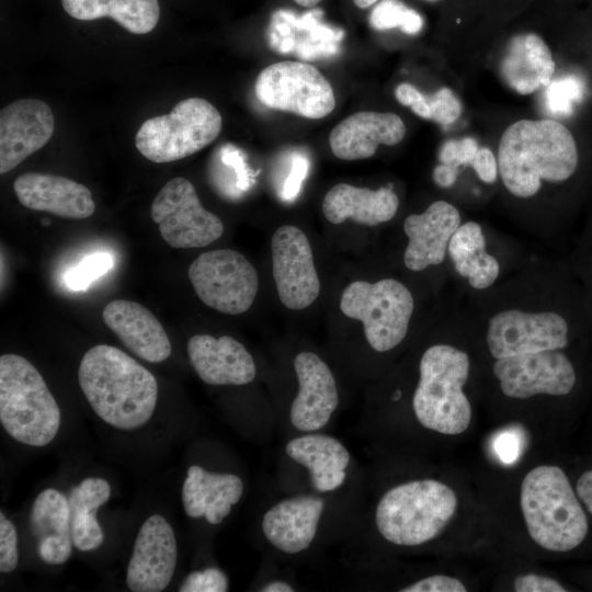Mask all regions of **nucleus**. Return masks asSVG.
<instances>
[{
  "mask_svg": "<svg viewBox=\"0 0 592 592\" xmlns=\"http://www.w3.org/2000/svg\"><path fill=\"white\" fill-rule=\"evenodd\" d=\"M395 96L398 102L405 106H409L418 116L430 119V110L424 96L419 90L409 83H400L395 89Z\"/></svg>",
  "mask_w": 592,
  "mask_h": 592,
  "instance_id": "obj_40",
  "label": "nucleus"
},
{
  "mask_svg": "<svg viewBox=\"0 0 592 592\" xmlns=\"http://www.w3.org/2000/svg\"><path fill=\"white\" fill-rule=\"evenodd\" d=\"M458 175V168L441 163L434 168L433 180L441 187L452 186Z\"/></svg>",
  "mask_w": 592,
  "mask_h": 592,
  "instance_id": "obj_44",
  "label": "nucleus"
},
{
  "mask_svg": "<svg viewBox=\"0 0 592 592\" xmlns=\"http://www.w3.org/2000/svg\"><path fill=\"white\" fill-rule=\"evenodd\" d=\"M243 492L241 478L234 474H215L203 467H189L182 486V503L189 517L204 516L209 524H219L239 502Z\"/></svg>",
  "mask_w": 592,
  "mask_h": 592,
  "instance_id": "obj_24",
  "label": "nucleus"
},
{
  "mask_svg": "<svg viewBox=\"0 0 592 592\" xmlns=\"http://www.w3.org/2000/svg\"><path fill=\"white\" fill-rule=\"evenodd\" d=\"M78 382L95 414L115 429L136 430L155 412L156 377L115 346L99 344L89 349L81 358Z\"/></svg>",
  "mask_w": 592,
  "mask_h": 592,
  "instance_id": "obj_1",
  "label": "nucleus"
},
{
  "mask_svg": "<svg viewBox=\"0 0 592 592\" xmlns=\"http://www.w3.org/2000/svg\"><path fill=\"white\" fill-rule=\"evenodd\" d=\"M457 509V497L447 485L422 479L389 489L375 511L379 534L399 546H417L434 539Z\"/></svg>",
  "mask_w": 592,
  "mask_h": 592,
  "instance_id": "obj_6",
  "label": "nucleus"
},
{
  "mask_svg": "<svg viewBox=\"0 0 592 592\" xmlns=\"http://www.w3.org/2000/svg\"><path fill=\"white\" fill-rule=\"evenodd\" d=\"M113 258L107 252H96L87 257L66 274L69 288L80 291L103 276L112 266Z\"/></svg>",
  "mask_w": 592,
  "mask_h": 592,
  "instance_id": "obj_34",
  "label": "nucleus"
},
{
  "mask_svg": "<svg viewBox=\"0 0 592 592\" xmlns=\"http://www.w3.org/2000/svg\"><path fill=\"white\" fill-rule=\"evenodd\" d=\"M379 0H353L354 4L360 9H366L375 3H377Z\"/></svg>",
  "mask_w": 592,
  "mask_h": 592,
  "instance_id": "obj_48",
  "label": "nucleus"
},
{
  "mask_svg": "<svg viewBox=\"0 0 592 592\" xmlns=\"http://www.w3.org/2000/svg\"><path fill=\"white\" fill-rule=\"evenodd\" d=\"M273 277L282 304L292 310L310 306L319 296L320 282L306 235L284 225L271 240Z\"/></svg>",
  "mask_w": 592,
  "mask_h": 592,
  "instance_id": "obj_14",
  "label": "nucleus"
},
{
  "mask_svg": "<svg viewBox=\"0 0 592 592\" xmlns=\"http://www.w3.org/2000/svg\"><path fill=\"white\" fill-rule=\"evenodd\" d=\"M469 369L467 353L455 346L434 344L424 351L412 398L413 412L422 426L448 435L468 428L471 407L463 387Z\"/></svg>",
  "mask_w": 592,
  "mask_h": 592,
  "instance_id": "obj_4",
  "label": "nucleus"
},
{
  "mask_svg": "<svg viewBox=\"0 0 592 592\" xmlns=\"http://www.w3.org/2000/svg\"><path fill=\"white\" fill-rule=\"evenodd\" d=\"M405 134V123L397 114L363 111L339 123L331 130L329 143L337 158L360 160L374 156L379 145H397Z\"/></svg>",
  "mask_w": 592,
  "mask_h": 592,
  "instance_id": "obj_22",
  "label": "nucleus"
},
{
  "mask_svg": "<svg viewBox=\"0 0 592 592\" xmlns=\"http://www.w3.org/2000/svg\"><path fill=\"white\" fill-rule=\"evenodd\" d=\"M546 87L545 106L555 116H569L584 93L583 82L572 75L550 81Z\"/></svg>",
  "mask_w": 592,
  "mask_h": 592,
  "instance_id": "obj_33",
  "label": "nucleus"
},
{
  "mask_svg": "<svg viewBox=\"0 0 592 592\" xmlns=\"http://www.w3.org/2000/svg\"><path fill=\"white\" fill-rule=\"evenodd\" d=\"M401 592H465V585L456 578L448 576H431L423 578L403 589Z\"/></svg>",
  "mask_w": 592,
  "mask_h": 592,
  "instance_id": "obj_39",
  "label": "nucleus"
},
{
  "mask_svg": "<svg viewBox=\"0 0 592 592\" xmlns=\"http://www.w3.org/2000/svg\"><path fill=\"white\" fill-rule=\"evenodd\" d=\"M66 13L80 21L111 18L126 31L146 34L160 16L158 0H61Z\"/></svg>",
  "mask_w": 592,
  "mask_h": 592,
  "instance_id": "obj_30",
  "label": "nucleus"
},
{
  "mask_svg": "<svg viewBox=\"0 0 592 592\" xmlns=\"http://www.w3.org/2000/svg\"><path fill=\"white\" fill-rule=\"evenodd\" d=\"M187 275L198 298L227 315L247 311L259 289L253 265L240 252L230 249L200 254L189 266Z\"/></svg>",
  "mask_w": 592,
  "mask_h": 592,
  "instance_id": "obj_9",
  "label": "nucleus"
},
{
  "mask_svg": "<svg viewBox=\"0 0 592 592\" xmlns=\"http://www.w3.org/2000/svg\"><path fill=\"white\" fill-rule=\"evenodd\" d=\"M521 509L532 539L547 550H572L588 534L587 515L557 466L542 465L525 475Z\"/></svg>",
  "mask_w": 592,
  "mask_h": 592,
  "instance_id": "obj_3",
  "label": "nucleus"
},
{
  "mask_svg": "<svg viewBox=\"0 0 592 592\" xmlns=\"http://www.w3.org/2000/svg\"><path fill=\"white\" fill-rule=\"evenodd\" d=\"M430 119L447 126L455 122L462 113V104L448 88H441L434 94L426 96Z\"/></svg>",
  "mask_w": 592,
  "mask_h": 592,
  "instance_id": "obj_35",
  "label": "nucleus"
},
{
  "mask_svg": "<svg viewBox=\"0 0 592 592\" xmlns=\"http://www.w3.org/2000/svg\"><path fill=\"white\" fill-rule=\"evenodd\" d=\"M399 198L390 187L369 190L345 183L331 187L325 195L322 212L327 220L341 224L346 219L376 226L394 218Z\"/></svg>",
  "mask_w": 592,
  "mask_h": 592,
  "instance_id": "obj_27",
  "label": "nucleus"
},
{
  "mask_svg": "<svg viewBox=\"0 0 592 592\" xmlns=\"http://www.w3.org/2000/svg\"><path fill=\"white\" fill-rule=\"evenodd\" d=\"M60 409L43 376L25 357H0V422L15 441L34 447L49 444L60 426Z\"/></svg>",
  "mask_w": 592,
  "mask_h": 592,
  "instance_id": "obj_5",
  "label": "nucleus"
},
{
  "mask_svg": "<svg viewBox=\"0 0 592 592\" xmlns=\"http://www.w3.org/2000/svg\"><path fill=\"white\" fill-rule=\"evenodd\" d=\"M102 318L121 342L138 357L160 363L171 355V342L160 321L145 306L126 299L110 301Z\"/></svg>",
  "mask_w": 592,
  "mask_h": 592,
  "instance_id": "obj_21",
  "label": "nucleus"
},
{
  "mask_svg": "<svg viewBox=\"0 0 592 592\" xmlns=\"http://www.w3.org/2000/svg\"><path fill=\"white\" fill-rule=\"evenodd\" d=\"M228 577L218 568L212 567L191 572L179 588L180 592H226Z\"/></svg>",
  "mask_w": 592,
  "mask_h": 592,
  "instance_id": "obj_36",
  "label": "nucleus"
},
{
  "mask_svg": "<svg viewBox=\"0 0 592 592\" xmlns=\"http://www.w3.org/2000/svg\"><path fill=\"white\" fill-rule=\"evenodd\" d=\"M460 225L457 208L445 202H433L422 214H411L403 221L409 241L403 253L405 265L422 271L441 264L449 240Z\"/></svg>",
  "mask_w": 592,
  "mask_h": 592,
  "instance_id": "obj_18",
  "label": "nucleus"
},
{
  "mask_svg": "<svg viewBox=\"0 0 592 592\" xmlns=\"http://www.w3.org/2000/svg\"><path fill=\"white\" fill-rule=\"evenodd\" d=\"M429 1H436V0H429Z\"/></svg>",
  "mask_w": 592,
  "mask_h": 592,
  "instance_id": "obj_50",
  "label": "nucleus"
},
{
  "mask_svg": "<svg viewBox=\"0 0 592 592\" xmlns=\"http://www.w3.org/2000/svg\"><path fill=\"white\" fill-rule=\"evenodd\" d=\"M369 24L376 31L400 29L406 34H418L423 26L422 16L400 0H382L371 12Z\"/></svg>",
  "mask_w": 592,
  "mask_h": 592,
  "instance_id": "obj_32",
  "label": "nucleus"
},
{
  "mask_svg": "<svg viewBox=\"0 0 592 592\" xmlns=\"http://www.w3.org/2000/svg\"><path fill=\"white\" fill-rule=\"evenodd\" d=\"M498 453L505 462H511L516 455V441L513 436L505 435L498 440Z\"/></svg>",
  "mask_w": 592,
  "mask_h": 592,
  "instance_id": "obj_46",
  "label": "nucleus"
},
{
  "mask_svg": "<svg viewBox=\"0 0 592 592\" xmlns=\"http://www.w3.org/2000/svg\"><path fill=\"white\" fill-rule=\"evenodd\" d=\"M221 126V115L212 103L190 98L178 102L170 113L145 121L135 144L148 160L172 162L208 146L219 135Z\"/></svg>",
  "mask_w": 592,
  "mask_h": 592,
  "instance_id": "obj_7",
  "label": "nucleus"
},
{
  "mask_svg": "<svg viewBox=\"0 0 592 592\" xmlns=\"http://www.w3.org/2000/svg\"><path fill=\"white\" fill-rule=\"evenodd\" d=\"M578 149L570 130L551 119H520L505 128L498 147V168L505 189L514 196L535 195L542 180L562 182L578 166Z\"/></svg>",
  "mask_w": 592,
  "mask_h": 592,
  "instance_id": "obj_2",
  "label": "nucleus"
},
{
  "mask_svg": "<svg viewBox=\"0 0 592 592\" xmlns=\"http://www.w3.org/2000/svg\"><path fill=\"white\" fill-rule=\"evenodd\" d=\"M55 117L44 101L22 99L0 113V173H7L52 138Z\"/></svg>",
  "mask_w": 592,
  "mask_h": 592,
  "instance_id": "obj_16",
  "label": "nucleus"
},
{
  "mask_svg": "<svg viewBox=\"0 0 592 592\" xmlns=\"http://www.w3.org/2000/svg\"><path fill=\"white\" fill-rule=\"evenodd\" d=\"M477 175L485 183H493L498 177V161L488 148H479L471 163Z\"/></svg>",
  "mask_w": 592,
  "mask_h": 592,
  "instance_id": "obj_43",
  "label": "nucleus"
},
{
  "mask_svg": "<svg viewBox=\"0 0 592 592\" xmlns=\"http://www.w3.org/2000/svg\"><path fill=\"white\" fill-rule=\"evenodd\" d=\"M325 502L314 496L283 499L262 519V532L269 543L285 554L306 550L315 539Z\"/></svg>",
  "mask_w": 592,
  "mask_h": 592,
  "instance_id": "obj_23",
  "label": "nucleus"
},
{
  "mask_svg": "<svg viewBox=\"0 0 592 592\" xmlns=\"http://www.w3.org/2000/svg\"><path fill=\"white\" fill-rule=\"evenodd\" d=\"M298 392L294 398L289 420L303 432L321 430L339 405L335 379L329 366L312 352H300L294 358Z\"/></svg>",
  "mask_w": 592,
  "mask_h": 592,
  "instance_id": "obj_17",
  "label": "nucleus"
},
{
  "mask_svg": "<svg viewBox=\"0 0 592 592\" xmlns=\"http://www.w3.org/2000/svg\"><path fill=\"white\" fill-rule=\"evenodd\" d=\"M568 323L554 311L506 309L488 322L486 341L494 358L545 350H560L568 344Z\"/></svg>",
  "mask_w": 592,
  "mask_h": 592,
  "instance_id": "obj_12",
  "label": "nucleus"
},
{
  "mask_svg": "<svg viewBox=\"0 0 592 592\" xmlns=\"http://www.w3.org/2000/svg\"><path fill=\"white\" fill-rule=\"evenodd\" d=\"M13 190L23 206L62 218L84 219L95 210L90 190L65 177L23 173L15 179Z\"/></svg>",
  "mask_w": 592,
  "mask_h": 592,
  "instance_id": "obj_19",
  "label": "nucleus"
},
{
  "mask_svg": "<svg viewBox=\"0 0 592 592\" xmlns=\"http://www.w3.org/2000/svg\"><path fill=\"white\" fill-rule=\"evenodd\" d=\"M297 4L301 5V7H306V8H309V7H314L316 5L317 3H319L321 0H294Z\"/></svg>",
  "mask_w": 592,
  "mask_h": 592,
  "instance_id": "obj_49",
  "label": "nucleus"
},
{
  "mask_svg": "<svg viewBox=\"0 0 592 592\" xmlns=\"http://www.w3.org/2000/svg\"><path fill=\"white\" fill-rule=\"evenodd\" d=\"M110 496L111 486L103 478H86L71 489L68 498L71 537L78 550H94L103 543L104 533L96 512Z\"/></svg>",
  "mask_w": 592,
  "mask_h": 592,
  "instance_id": "obj_31",
  "label": "nucleus"
},
{
  "mask_svg": "<svg viewBox=\"0 0 592 592\" xmlns=\"http://www.w3.org/2000/svg\"><path fill=\"white\" fill-rule=\"evenodd\" d=\"M493 373L503 394L516 399L567 395L577 378L572 363L559 350L497 358Z\"/></svg>",
  "mask_w": 592,
  "mask_h": 592,
  "instance_id": "obj_13",
  "label": "nucleus"
},
{
  "mask_svg": "<svg viewBox=\"0 0 592 592\" xmlns=\"http://www.w3.org/2000/svg\"><path fill=\"white\" fill-rule=\"evenodd\" d=\"M447 253L456 272L476 289L491 286L499 276V262L487 252L481 226L476 221L459 225L449 240Z\"/></svg>",
  "mask_w": 592,
  "mask_h": 592,
  "instance_id": "obj_29",
  "label": "nucleus"
},
{
  "mask_svg": "<svg viewBox=\"0 0 592 592\" xmlns=\"http://www.w3.org/2000/svg\"><path fill=\"white\" fill-rule=\"evenodd\" d=\"M309 161L306 157L297 155L292 162L291 172L285 181L282 197L286 201L295 198L300 191L301 183L307 174Z\"/></svg>",
  "mask_w": 592,
  "mask_h": 592,
  "instance_id": "obj_42",
  "label": "nucleus"
},
{
  "mask_svg": "<svg viewBox=\"0 0 592 592\" xmlns=\"http://www.w3.org/2000/svg\"><path fill=\"white\" fill-rule=\"evenodd\" d=\"M187 354L198 377L208 385H246L257 374L251 354L228 335L195 334L187 341Z\"/></svg>",
  "mask_w": 592,
  "mask_h": 592,
  "instance_id": "obj_20",
  "label": "nucleus"
},
{
  "mask_svg": "<svg viewBox=\"0 0 592 592\" xmlns=\"http://www.w3.org/2000/svg\"><path fill=\"white\" fill-rule=\"evenodd\" d=\"M30 530L36 539L38 557L48 565L66 562L72 553L70 508L60 491L48 488L34 500L30 516Z\"/></svg>",
  "mask_w": 592,
  "mask_h": 592,
  "instance_id": "obj_25",
  "label": "nucleus"
},
{
  "mask_svg": "<svg viewBox=\"0 0 592 592\" xmlns=\"http://www.w3.org/2000/svg\"><path fill=\"white\" fill-rule=\"evenodd\" d=\"M411 292L397 280L354 281L341 294L340 309L363 323L365 338L377 352H386L406 338L413 312Z\"/></svg>",
  "mask_w": 592,
  "mask_h": 592,
  "instance_id": "obj_8",
  "label": "nucleus"
},
{
  "mask_svg": "<svg viewBox=\"0 0 592 592\" xmlns=\"http://www.w3.org/2000/svg\"><path fill=\"white\" fill-rule=\"evenodd\" d=\"M479 147L471 137L449 139L445 141L439 151L441 163L459 168L473 163Z\"/></svg>",
  "mask_w": 592,
  "mask_h": 592,
  "instance_id": "obj_37",
  "label": "nucleus"
},
{
  "mask_svg": "<svg viewBox=\"0 0 592 592\" xmlns=\"http://www.w3.org/2000/svg\"><path fill=\"white\" fill-rule=\"evenodd\" d=\"M151 218L172 248H201L221 237L224 224L206 210L193 184L181 177L169 180L151 205Z\"/></svg>",
  "mask_w": 592,
  "mask_h": 592,
  "instance_id": "obj_11",
  "label": "nucleus"
},
{
  "mask_svg": "<svg viewBox=\"0 0 592 592\" xmlns=\"http://www.w3.org/2000/svg\"><path fill=\"white\" fill-rule=\"evenodd\" d=\"M255 95L265 106L306 118H322L335 105L330 82L314 66L299 61H280L258 76Z\"/></svg>",
  "mask_w": 592,
  "mask_h": 592,
  "instance_id": "obj_10",
  "label": "nucleus"
},
{
  "mask_svg": "<svg viewBox=\"0 0 592 592\" xmlns=\"http://www.w3.org/2000/svg\"><path fill=\"white\" fill-rule=\"evenodd\" d=\"M577 493L592 515V469L582 474L578 479Z\"/></svg>",
  "mask_w": 592,
  "mask_h": 592,
  "instance_id": "obj_45",
  "label": "nucleus"
},
{
  "mask_svg": "<svg viewBox=\"0 0 592 592\" xmlns=\"http://www.w3.org/2000/svg\"><path fill=\"white\" fill-rule=\"evenodd\" d=\"M555 66L545 41L535 33H523L510 38L499 68L508 87L526 95L550 83Z\"/></svg>",
  "mask_w": 592,
  "mask_h": 592,
  "instance_id": "obj_26",
  "label": "nucleus"
},
{
  "mask_svg": "<svg viewBox=\"0 0 592 592\" xmlns=\"http://www.w3.org/2000/svg\"><path fill=\"white\" fill-rule=\"evenodd\" d=\"M286 454L305 466L310 474L314 489L329 492L343 485L350 464V453L335 437L308 433L292 439L285 447Z\"/></svg>",
  "mask_w": 592,
  "mask_h": 592,
  "instance_id": "obj_28",
  "label": "nucleus"
},
{
  "mask_svg": "<svg viewBox=\"0 0 592 592\" xmlns=\"http://www.w3.org/2000/svg\"><path fill=\"white\" fill-rule=\"evenodd\" d=\"M19 563L18 534L14 524L0 512V571H13Z\"/></svg>",
  "mask_w": 592,
  "mask_h": 592,
  "instance_id": "obj_38",
  "label": "nucleus"
},
{
  "mask_svg": "<svg viewBox=\"0 0 592 592\" xmlns=\"http://www.w3.org/2000/svg\"><path fill=\"white\" fill-rule=\"evenodd\" d=\"M178 559L174 532L164 516L153 514L140 526L126 570L133 592H160L172 580Z\"/></svg>",
  "mask_w": 592,
  "mask_h": 592,
  "instance_id": "obj_15",
  "label": "nucleus"
},
{
  "mask_svg": "<svg viewBox=\"0 0 592 592\" xmlns=\"http://www.w3.org/2000/svg\"><path fill=\"white\" fill-rule=\"evenodd\" d=\"M516 592H565L567 591L555 579L540 574H523L514 580Z\"/></svg>",
  "mask_w": 592,
  "mask_h": 592,
  "instance_id": "obj_41",
  "label": "nucleus"
},
{
  "mask_svg": "<svg viewBox=\"0 0 592 592\" xmlns=\"http://www.w3.org/2000/svg\"><path fill=\"white\" fill-rule=\"evenodd\" d=\"M261 592H293L291 584L283 581H273L261 588Z\"/></svg>",
  "mask_w": 592,
  "mask_h": 592,
  "instance_id": "obj_47",
  "label": "nucleus"
}]
</instances>
